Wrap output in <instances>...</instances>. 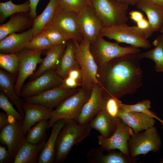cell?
Here are the masks:
<instances>
[{"instance_id":"47","label":"cell","mask_w":163,"mask_h":163,"mask_svg":"<svg viewBox=\"0 0 163 163\" xmlns=\"http://www.w3.org/2000/svg\"><path fill=\"white\" fill-rule=\"evenodd\" d=\"M126 4L128 5H136L139 0H124Z\"/></svg>"},{"instance_id":"30","label":"cell","mask_w":163,"mask_h":163,"mask_svg":"<svg viewBox=\"0 0 163 163\" xmlns=\"http://www.w3.org/2000/svg\"><path fill=\"white\" fill-rule=\"evenodd\" d=\"M153 44L155 46L154 48L139 53L138 55L141 59L146 58L152 60L155 63V71L163 72V33L153 41Z\"/></svg>"},{"instance_id":"14","label":"cell","mask_w":163,"mask_h":163,"mask_svg":"<svg viewBox=\"0 0 163 163\" xmlns=\"http://www.w3.org/2000/svg\"><path fill=\"white\" fill-rule=\"evenodd\" d=\"M106 100L102 87L99 84L94 85L89 98L75 120L79 124H88L97 113L104 109Z\"/></svg>"},{"instance_id":"17","label":"cell","mask_w":163,"mask_h":163,"mask_svg":"<svg viewBox=\"0 0 163 163\" xmlns=\"http://www.w3.org/2000/svg\"><path fill=\"white\" fill-rule=\"evenodd\" d=\"M22 107L24 113L23 120L24 134L26 136L29 130L35 124L43 120L50 118L53 109L43 105L24 101Z\"/></svg>"},{"instance_id":"44","label":"cell","mask_w":163,"mask_h":163,"mask_svg":"<svg viewBox=\"0 0 163 163\" xmlns=\"http://www.w3.org/2000/svg\"><path fill=\"white\" fill-rule=\"evenodd\" d=\"M129 14L130 19L136 23L145 18L141 12L137 10L132 11Z\"/></svg>"},{"instance_id":"25","label":"cell","mask_w":163,"mask_h":163,"mask_svg":"<svg viewBox=\"0 0 163 163\" xmlns=\"http://www.w3.org/2000/svg\"><path fill=\"white\" fill-rule=\"evenodd\" d=\"M66 43L53 46L47 50L46 55L43 59L37 69L31 76L33 80L48 70H55L59 64L61 58L65 50Z\"/></svg>"},{"instance_id":"8","label":"cell","mask_w":163,"mask_h":163,"mask_svg":"<svg viewBox=\"0 0 163 163\" xmlns=\"http://www.w3.org/2000/svg\"><path fill=\"white\" fill-rule=\"evenodd\" d=\"M161 141L157 128L154 126L145 130L133 134L128 142L129 155L132 157L145 155L160 150Z\"/></svg>"},{"instance_id":"39","label":"cell","mask_w":163,"mask_h":163,"mask_svg":"<svg viewBox=\"0 0 163 163\" xmlns=\"http://www.w3.org/2000/svg\"><path fill=\"white\" fill-rule=\"evenodd\" d=\"M106 98L104 110L107 113L114 117H117L122 102L117 98L110 97Z\"/></svg>"},{"instance_id":"37","label":"cell","mask_w":163,"mask_h":163,"mask_svg":"<svg viewBox=\"0 0 163 163\" xmlns=\"http://www.w3.org/2000/svg\"><path fill=\"white\" fill-rule=\"evenodd\" d=\"M0 108L8 115L19 120H23L24 117L14 107L8 97L2 91L0 92Z\"/></svg>"},{"instance_id":"36","label":"cell","mask_w":163,"mask_h":163,"mask_svg":"<svg viewBox=\"0 0 163 163\" xmlns=\"http://www.w3.org/2000/svg\"><path fill=\"white\" fill-rule=\"evenodd\" d=\"M91 0H58L61 9L78 13L86 6L91 4Z\"/></svg>"},{"instance_id":"29","label":"cell","mask_w":163,"mask_h":163,"mask_svg":"<svg viewBox=\"0 0 163 163\" xmlns=\"http://www.w3.org/2000/svg\"><path fill=\"white\" fill-rule=\"evenodd\" d=\"M45 140L34 144L26 140L21 147L13 161L14 163H35L37 162L40 154Z\"/></svg>"},{"instance_id":"4","label":"cell","mask_w":163,"mask_h":163,"mask_svg":"<svg viewBox=\"0 0 163 163\" xmlns=\"http://www.w3.org/2000/svg\"><path fill=\"white\" fill-rule=\"evenodd\" d=\"M99 36L139 48L151 47L150 42L141 30L136 26H130L126 23L103 27Z\"/></svg>"},{"instance_id":"20","label":"cell","mask_w":163,"mask_h":163,"mask_svg":"<svg viewBox=\"0 0 163 163\" xmlns=\"http://www.w3.org/2000/svg\"><path fill=\"white\" fill-rule=\"evenodd\" d=\"M117 117L120 118L137 133L154 126V118L144 113L135 111L126 112L120 109Z\"/></svg>"},{"instance_id":"5","label":"cell","mask_w":163,"mask_h":163,"mask_svg":"<svg viewBox=\"0 0 163 163\" xmlns=\"http://www.w3.org/2000/svg\"><path fill=\"white\" fill-rule=\"evenodd\" d=\"M91 92L81 87L63 101L52 111L47 129L52 127L54 123L59 120H75L89 98Z\"/></svg>"},{"instance_id":"1","label":"cell","mask_w":163,"mask_h":163,"mask_svg":"<svg viewBox=\"0 0 163 163\" xmlns=\"http://www.w3.org/2000/svg\"><path fill=\"white\" fill-rule=\"evenodd\" d=\"M137 53L115 58L98 67L97 78L105 97L119 99L133 94L142 86L141 59Z\"/></svg>"},{"instance_id":"7","label":"cell","mask_w":163,"mask_h":163,"mask_svg":"<svg viewBox=\"0 0 163 163\" xmlns=\"http://www.w3.org/2000/svg\"><path fill=\"white\" fill-rule=\"evenodd\" d=\"M91 5L103 27L126 23L128 5L115 0H91Z\"/></svg>"},{"instance_id":"34","label":"cell","mask_w":163,"mask_h":163,"mask_svg":"<svg viewBox=\"0 0 163 163\" xmlns=\"http://www.w3.org/2000/svg\"><path fill=\"white\" fill-rule=\"evenodd\" d=\"M150 108L151 102L148 99L143 100L134 104H127L122 103L120 105V108L125 111H135L144 113L157 119L163 126V120L150 110Z\"/></svg>"},{"instance_id":"16","label":"cell","mask_w":163,"mask_h":163,"mask_svg":"<svg viewBox=\"0 0 163 163\" xmlns=\"http://www.w3.org/2000/svg\"><path fill=\"white\" fill-rule=\"evenodd\" d=\"M78 89L75 88H66L59 86L36 95L25 98L24 101L53 109L57 107L63 101L76 92Z\"/></svg>"},{"instance_id":"32","label":"cell","mask_w":163,"mask_h":163,"mask_svg":"<svg viewBox=\"0 0 163 163\" xmlns=\"http://www.w3.org/2000/svg\"><path fill=\"white\" fill-rule=\"evenodd\" d=\"M48 125V120H43L37 123L28 131L26 136V141L36 144L45 140L46 130Z\"/></svg>"},{"instance_id":"21","label":"cell","mask_w":163,"mask_h":163,"mask_svg":"<svg viewBox=\"0 0 163 163\" xmlns=\"http://www.w3.org/2000/svg\"><path fill=\"white\" fill-rule=\"evenodd\" d=\"M104 149L100 147L94 148L88 152L87 158L89 162L91 163H135L138 158L133 157L121 152L111 150L107 155H104Z\"/></svg>"},{"instance_id":"12","label":"cell","mask_w":163,"mask_h":163,"mask_svg":"<svg viewBox=\"0 0 163 163\" xmlns=\"http://www.w3.org/2000/svg\"><path fill=\"white\" fill-rule=\"evenodd\" d=\"M133 133L132 129L120 119L115 132L111 136L105 137L100 135L97 139L99 144L104 150L110 151L117 149L130 155L128 142Z\"/></svg>"},{"instance_id":"50","label":"cell","mask_w":163,"mask_h":163,"mask_svg":"<svg viewBox=\"0 0 163 163\" xmlns=\"http://www.w3.org/2000/svg\"><path fill=\"white\" fill-rule=\"evenodd\" d=\"M160 31L161 33H163V25L162 26V27L161 28V29L160 30Z\"/></svg>"},{"instance_id":"11","label":"cell","mask_w":163,"mask_h":163,"mask_svg":"<svg viewBox=\"0 0 163 163\" xmlns=\"http://www.w3.org/2000/svg\"><path fill=\"white\" fill-rule=\"evenodd\" d=\"M23 120L16 119L1 130L0 141L7 147L8 157L6 162H13L19 150L26 141L23 129Z\"/></svg>"},{"instance_id":"38","label":"cell","mask_w":163,"mask_h":163,"mask_svg":"<svg viewBox=\"0 0 163 163\" xmlns=\"http://www.w3.org/2000/svg\"><path fill=\"white\" fill-rule=\"evenodd\" d=\"M45 35L53 46L66 43L67 40L58 31L50 25L41 32Z\"/></svg>"},{"instance_id":"33","label":"cell","mask_w":163,"mask_h":163,"mask_svg":"<svg viewBox=\"0 0 163 163\" xmlns=\"http://www.w3.org/2000/svg\"><path fill=\"white\" fill-rule=\"evenodd\" d=\"M19 58L17 53H0V67L10 74H14L18 71Z\"/></svg>"},{"instance_id":"40","label":"cell","mask_w":163,"mask_h":163,"mask_svg":"<svg viewBox=\"0 0 163 163\" xmlns=\"http://www.w3.org/2000/svg\"><path fill=\"white\" fill-rule=\"evenodd\" d=\"M82 84L79 82L68 76L63 79L60 87L66 88H75L78 86H81Z\"/></svg>"},{"instance_id":"49","label":"cell","mask_w":163,"mask_h":163,"mask_svg":"<svg viewBox=\"0 0 163 163\" xmlns=\"http://www.w3.org/2000/svg\"><path fill=\"white\" fill-rule=\"evenodd\" d=\"M115 0L117 1L118 2H121L125 3V2L124 0Z\"/></svg>"},{"instance_id":"3","label":"cell","mask_w":163,"mask_h":163,"mask_svg":"<svg viewBox=\"0 0 163 163\" xmlns=\"http://www.w3.org/2000/svg\"><path fill=\"white\" fill-rule=\"evenodd\" d=\"M75 46V57L82 75L81 87L91 91L94 85L99 84L97 78L98 67L90 50V42L83 38L80 41L72 40Z\"/></svg>"},{"instance_id":"24","label":"cell","mask_w":163,"mask_h":163,"mask_svg":"<svg viewBox=\"0 0 163 163\" xmlns=\"http://www.w3.org/2000/svg\"><path fill=\"white\" fill-rule=\"evenodd\" d=\"M66 121L64 119L60 120L53 124L50 136L40 154L38 163H52L54 162L57 138Z\"/></svg>"},{"instance_id":"42","label":"cell","mask_w":163,"mask_h":163,"mask_svg":"<svg viewBox=\"0 0 163 163\" xmlns=\"http://www.w3.org/2000/svg\"><path fill=\"white\" fill-rule=\"evenodd\" d=\"M16 119L6 113L0 112V130H1L6 126L14 121Z\"/></svg>"},{"instance_id":"46","label":"cell","mask_w":163,"mask_h":163,"mask_svg":"<svg viewBox=\"0 0 163 163\" xmlns=\"http://www.w3.org/2000/svg\"><path fill=\"white\" fill-rule=\"evenodd\" d=\"M8 151L6 150V147L0 145V163H6L8 158Z\"/></svg>"},{"instance_id":"15","label":"cell","mask_w":163,"mask_h":163,"mask_svg":"<svg viewBox=\"0 0 163 163\" xmlns=\"http://www.w3.org/2000/svg\"><path fill=\"white\" fill-rule=\"evenodd\" d=\"M63 78L55 70L46 71L31 80L22 87L20 96L25 98L38 94L48 89L59 86Z\"/></svg>"},{"instance_id":"18","label":"cell","mask_w":163,"mask_h":163,"mask_svg":"<svg viewBox=\"0 0 163 163\" xmlns=\"http://www.w3.org/2000/svg\"><path fill=\"white\" fill-rule=\"evenodd\" d=\"M34 36L32 27L21 33L9 34L0 40V53H16L25 49Z\"/></svg>"},{"instance_id":"2","label":"cell","mask_w":163,"mask_h":163,"mask_svg":"<svg viewBox=\"0 0 163 163\" xmlns=\"http://www.w3.org/2000/svg\"><path fill=\"white\" fill-rule=\"evenodd\" d=\"M92 129L89 124L81 125L74 120H66L57 138L54 162L64 161L73 146L88 137Z\"/></svg>"},{"instance_id":"22","label":"cell","mask_w":163,"mask_h":163,"mask_svg":"<svg viewBox=\"0 0 163 163\" xmlns=\"http://www.w3.org/2000/svg\"><path fill=\"white\" fill-rule=\"evenodd\" d=\"M34 19L29 13H18L12 15L7 22L0 26V40L10 34L23 31L32 27Z\"/></svg>"},{"instance_id":"6","label":"cell","mask_w":163,"mask_h":163,"mask_svg":"<svg viewBox=\"0 0 163 163\" xmlns=\"http://www.w3.org/2000/svg\"><path fill=\"white\" fill-rule=\"evenodd\" d=\"M90 50L98 67L115 58L140 51L139 48L131 46H122L118 43L107 41L100 36L91 43Z\"/></svg>"},{"instance_id":"9","label":"cell","mask_w":163,"mask_h":163,"mask_svg":"<svg viewBox=\"0 0 163 163\" xmlns=\"http://www.w3.org/2000/svg\"><path fill=\"white\" fill-rule=\"evenodd\" d=\"M43 52L24 49L16 53L19 57V64L14 89L18 97L25 80L34 74L37 65L42 62L43 59L41 55Z\"/></svg>"},{"instance_id":"26","label":"cell","mask_w":163,"mask_h":163,"mask_svg":"<svg viewBox=\"0 0 163 163\" xmlns=\"http://www.w3.org/2000/svg\"><path fill=\"white\" fill-rule=\"evenodd\" d=\"M75 46L72 40H68L66 48L59 64L55 70L56 72L63 79L72 69L79 66L75 57Z\"/></svg>"},{"instance_id":"28","label":"cell","mask_w":163,"mask_h":163,"mask_svg":"<svg viewBox=\"0 0 163 163\" xmlns=\"http://www.w3.org/2000/svg\"><path fill=\"white\" fill-rule=\"evenodd\" d=\"M5 70H0V88L16 106L18 111L24 117V113L22 107L25 101L16 94L14 89V81L11 75Z\"/></svg>"},{"instance_id":"13","label":"cell","mask_w":163,"mask_h":163,"mask_svg":"<svg viewBox=\"0 0 163 163\" xmlns=\"http://www.w3.org/2000/svg\"><path fill=\"white\" fill-rule=\"evenodd\" d=\"M77 20L83 38L91 43L99 36L103 26L91 4L86 6L77 13Z\"/></svg>"},{"instance_id":"43","label":"cell","mask_w":163,"mask_h":163,"mask_svg":"<svg viewBox=\"0 0 163 163\" xmlns=\"http://www.w3.org/2000/svg\"><path fill=\"white\" fill-rule=\"evenodd\" d=\"M67 76L82 83V75L80 66L71 70L69 72Z\"/></svg>"},{"instance_id":"19","label":"cell","mask_w":163,"mask_h":163,"mask_svg":"<svg viewBox=\"0 0 163 163\" xmlns=\"http://www.w3.org/2000/svg\"><path fill=\"white\" fill-rule=\"evenodd\" d=\"M136 5L147 16L150 37L153 32L160 31L163 25V6L149 0H139Z\"/></svg>"},{"instance_id":"35","label":"cell","mask_w":163,"mask_h":163,"mask_svg":"<svg viewBox=\"0 0 163 163\" xmlns=\"http://www.w3.org/2000/svg\"><path fill=\"white\" fill-rule=\"evenodd\" d=\"M53 46L46 37L40 33L34 36L25 49L43 51L47 50Z\"/></svg>"},{"instance_id":"48","label":"cell","mask_w":163,"mask_h":163,"mask_svg":"<svg viewBox=\"0 0 163 163\" xmlns=\"http://www.w3.org/2000/svg\"><path fill=\"white\" fill-rule=\"evenodd\" d=\"M155 4L163 6V0H149Z\"/></svg>"},{"instance_id":"23","label":"cell","mask_w":163,"mask_h":163,"mask_svg":"<svg viewBox=\"0 0 163 163\" xmlns=\"http://www.w3.org/2000/svg\"><path fill=\"white\" fill-rule=\"evenodd\" d=\"M120 119L114 117L104 110L97 113L88 123L92 129L98 131L105 137H109L115 132Z\"/></svg>"},{"instance_id":"45","label":"cell","mask_w":163,"mask_h":163,"mask_svg":"<svg viewBox=\"0 0 163 163\" xmlns=\"http://www.w3.org/2000/svg\"><path fill=\"white\" fill-rule=\"evenodd\" d=\"M12 1V0H10ZM40 0H29L30 10L29 12V15L34 18L37 16L36 8Z\"/></svg>"},{"instance_id":"10","label":"cell","mask_w":163,"mask_h":163,"mask_svg":"<svg viewBox=\"0 0 163 163\" xmlns=\"http://www.w3.org/2000/svg\"><path fill=\"white\" fill-rule=\"evenodd\" d=\"M50 25L67 41L76 40L80 42L83 38L78 24L77 13L63 10L59 8Z\"/></svg>"},{"instance_id":"31","label":"cell","mask_w":163,"mask_h":163,"mask_svg":"<svg viewBox=\"0 0 163 163\" xmlns=\"http://www.w3.org/2000/svg\"><path fill=\"white\" fill-rule=\"evenodd\" d=\"M30 10V2L27 1L20 4H15L12 1L0 3V21L2 23L10 16L18 13H28Z\"/></svg>"},{"instance_id":"41","label":"cell","mask_w":163,"mask_h":163,"mask_svg":"<svg viewBox=\"0 0 163 163\" xmlns=\"http://www.w3.org/2000/svg\"><path fill=\"white\" fill-rule=\"evenodd\" d=\"M136 23V26L143 32L146 38L148 39L149 37H150L149 35V30L150 25L148 20L145 17Z\"/></svg>"},{"instance_id":"27","label":"cell","mask_w":163,"mask_h":163,"mask_svg":"<svg viewBox=\"0 0 163 163\" xmlns=\"http://www.w3.org/2000/svg\"><path fill=\"white\" fill-rule=\"evenodd\" d=\"M59 8L58 0H50L42 12L34 18L32 27L34 36L50 25Z\"/></svg>"}]
</instances>
